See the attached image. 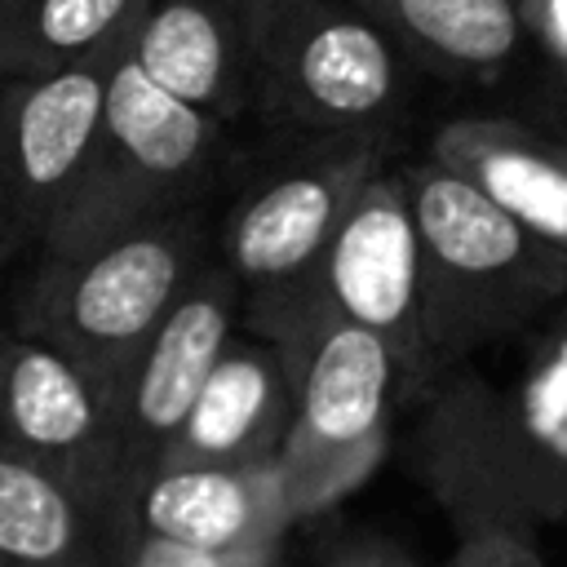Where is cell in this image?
I'll list each match as a JSON object with an SVG mask.
<instances>
[{
	"mask_svg": "<svg viewBox=\"0 0 567 567\" xmlns=\"http://www.w3.org/2000/svg\"><path fill=\"white\" fill-rule=\"evenodd\" d=\"M523 337L509 377L461 359L421 394L412 470L452 527L567 518V297Z\"/></svg>",
	"mask_w": 567,
	"mask_h": 567,
	"instance_id": "1",
	"label": "cell"
},
{
	"mask_svg": "<svg viewBox=\"0 0 567 567\" xmlns=\"http://www.w3.org/2000/svg\"><path fill=\"white\" fill-rule=\"evenodd\" d=\"M399 177L416 230V315L434 385L452 363L540 323L567 297V252L430 155L399 164Z\"/></svg>",
	"mask_w": 567,
	"mask_h": 567,
	"instance_id": "2",
	"label": "cell"
},
{
	"mask_svg": "<svg viewBox=\"0 0 567 567\" xmlns=\"http://www.w3.org/2000/svg\"><path fill=\"white\" fill-rule=\"evenodd\" d=\"M226 168L230 124L151 84L120 44L93 137L40 235V252L75 257L124 230L208 204Z\"/></svg>",
	"mask_w": 567,
	"mask_h": 567,
	"instance_id": "3",
	"label": "cell"
},
{
	"mask_svg": "<svg viewBox=\"0 0 567 567\" xmlns=\"http://www.w3.org/2000/svg\"><path fill=\"white\" fill-rule=\"evenodd\" d=\"M252 111L284 137L394 146L421 71L354 0H244Z\"/></svg>",
	"mask_w": 567,
	"mask_h": 567,
	"instance_id": "4",
	"label": "cell"
},
{
	"mask_svg": "<svg viewBox=\"0 0 567 567\" xmlns=\"http://www.w3.org/2000/svg\"><path fill=\"white\" fill-rule=\"evenodd\" d=\"M213 252L217 217L208 204L124 230L75 257L40 252V266L18 301V332L84 368L120 412V390L133 359L186 279Z\"/></svg>",
	"mask_w": 567,
	"mask_h": 567,
	"instance_id": "5",
	"label": "cell"
},
{
	"mask_svg": "<svg viewBox=\"0 0 567 567\" xmlns=\"http://www.w3.org/2000/svg\"><path fill=\"white\" fill-rule=\"evenodd\" d=\"M275 346L292 359V408L275 470L292 518H306L354 492L381 461L403 403V368L377 332L319 315Z\"/></svg>",
	"mask_w": 567,
	"mask_h": 567,
	"instance_id": "6",
	"label": "cell"
},
{
	"mask_svg": "<svg viewBox=\"0 0 567 567\" xmlns=\"http://www.w3.org/2000/svg\"><path fill=\"white\" fill-rule=\"evenodd\" d=\"M292 146L217 217V257L239 279V319L288 301L323 257L359 190L390 164L372 137H288Z\"/></svg>",
	"mask_w": 567,
	"mask_h": 567,
	"instance_id": "7",
	"label": "cell"
},
{
	"mask_svg": "<svg viewBox=\"0 0 567 567\" xmlns=\"http://www.w3.org/2000/svg\"><path fill=\"white\" fill-rule=\"evenodd\" d=\"M337 319L377 332L403 368V399L430 390V368L421 350L416 315V230L403 195L399 164H385L350 204L310 279L279 306L244 315L239 328L284 341L301 319Z\"/></svg>",
	"mask_w": 567,
	"mask_h": 567,
	"instance_id": "8",
	"label": "cell"
},
{
	"mask_svg": "<svg viewBox=\"0 0 567 567\" xmlns=\"http://www.w3.org/2000/svg\"><path fill=\"white\" fill-rule=\"evenodd\" d=\"M0 447L66 483L120 545L128 487L115 399L18 328L0 332Z\"/></svg>",
	"mask_w": 567,
	"mask_h": 567,
	"instance_id": "9",
	"label": "cell"
},
{
	"mask_svg": "<svg viewBox=\"0 0 567 567\" xmlns=\"http://www.w3.org/2000/svg\"><path fill=\"white\" fill-rule=\"evenodd\" d=\"M120 44L53 75H0V266L40 248L93 137Z\"/></svg>",
	"mask_w": 567,
	"mask_h": 567,
	"instance_id": "10",
	"label": "cell"
},
{
	"mask_svg": "<svg viewBox=\"0 0 567 567\" xmlns=\"http://www.w3.org/2000/svg\"><path fill=\"white\" fill-rule=\"evenodd\" d=\"M239 279L213 252L164 310L142 354L133 359L120 390V456L124 487L133 492L173 443L182 416L190 412L208 368L217 363L226 337L239 328ZM128 505V501H124Z\"/></svg>",
	"mask_w": 567,
	"mask_h": 567,
	"instance_id": "11",
	"label": "cell"
},
{
	"mask_svg": "<svg viewBox=\"0 0 567 567\" xmlns=\"http://www.w3.org/2000/svg\"><path fill=\"white\" fill-rule=\"evenodd\" d=\"M292 509L275 461L261 465H155L124 505V532L208 554L284 549ZM120 532V536H124Z\"/></svg>",
	"mask_w": 567,
	"mask_h": 567,
	"instance_id": "12",
	"label": "cell"
},
{
	"mask_svg": "<svg viewBox=\"0 0 567 567\" xmlns=\"http://www.w3.org/2000/svg\"><path fill=\"white\" fill-rule=\"evenodd\" d=\"M124 53L151 84L221 124L252 111L244 0H146L124 35Z\"/></svg>",
	"mask_w": 567,
	"mask_h": 567,
	"instance_id": "13",
	"label": "cell"
},
{
	"mask_svg": "<svg viewBox=\"0 0 567 567\" xmlns=\"http://www.w3.org/2000/svg\"><path fill=\"white\" fill-rule=\"evenodd\" d=\"M292 408V359L235 328L208 368L159 465H261L279 456Z\"/></svg>",
	"mask_w": 567,
	"mask_h": 567,
	"instance_id": "14",
	"label": "cell"
},
{
	"mask_svg": "<svg viewBox=\"0 0 567 567\" xmlns=\"http://www.w3.org/2000/svg\"><path fill=\"white\" fill-rule=\"evenodd\" d=\"M425 155L567 252V133L514 115H452L430 133Z\"/></svg>",
	"mask_w": 567,
	"mask_h": 567,
	"instance_id": "15",
	"label": "cell"
},
{
	"mask_svg": "<svg viewBox=\"0 0 567 567\" xmlns=\"http://www.w3.org/2000/svg\"><path fill=\"white\" fill-rule=\"evenodd\" d=\"M421 75L496 84L527 58L523 0H354Z\"/></svg>",
	"mask_w": 567,
	"mask_h": 567,
	"instance_id": "16",
	"label": "cell"
},
{
	"mask_svg": "<svg viewBox=\"0 0 567 567\" xmlns=\"http://www.w3.org/2000/svg\"><path fill=\"white\" fill-rule=\"evenodd\" d=\"M115 558L93 509L40 465L0 447V567H102Z\"/></svg>",
	"mask_w": 567,
	"mask_h": 567,
	"instance_id": "17",
	"label": "cell"
},
{
	"mask_svg": "<svg viewBox=\"0 0 567 567\" xmlns=\"http://www.w3.org/2000/svg\"><path fill=\"white\" fill-rule=\"evenodd\" d=\"M146 0H0V75H53L124 44Z\"/></svg>",
	"mask_w": 567,
	"mask_h": 567,
	"instance_id": "18",
	"label": "cell"
},
{
	"mask_svg": "<svg viewBox=\"0 0 567 567\" xmlns=\"http://www.w3.org/2000/svg\"><path fill=\"white\" fill-rule=\"evenodd\" d=\"M523 22H527V58L536 71H545V84L554 93L567 133V0H523Z\"/></svg>",
	"mask_w": 567,
	"mask_h": 567,
	"instance_id": "19",
	"label": "cell"
},
{
	"mask_svg": "<svg viewBox=\"0 0 567 567\" xmlns=\"http://www.w3.org/2000/svg\"><path fill=\"white\" fill-rule=\"evenodd\" d=\"M447 567H545L536 532L518 523H465Z\"/></svg>",
	"mask_w": 567,
	"mask_h": 567,
	"instance_id": "20",
	"label": "cell"
},
{
	"mask_svg": "<svg viewBox=\"0 0 567 567\" xmlns=\"http://www.w3.org/2000/svg\"><path fill=\"white\" fill-rule=\"evenodd\" d=\"M111 563L115 567H279V549L208 554V549H186V545L155 540V536H142V532H124Z\"/></svg>",
	"mask_w": 567,
	"mask_h": 567,
	"instance_id": "21",
	"label": "cell"
},
{
	"mask_svg": "<svg viewBox=\"0 0 567 567\" xmlns=\"http://www.w3.org/2000/svg\"><path fill=\"white\" fill-rule=\"evenodd\" d=\"M319 567H416L412 554L385 536H372V532H354V536H341Z\"/></svg>",
	"mask_w": 567,
	"mask_h": 567,
	"instance_id": "22",
	"label": "cell"
},
{
	"mask_svg": "<svg viewBox=\"0 0 567 567\" xmlns=\"http://www.w3.org/2000/svg\"><path fill=\"white\" fill-rule=\"evenodd\" d=\"M102 567H115V563H102Z\"/></svg>",
	"mask_w": 567,
	"mask_h": 567,
	"instance_id": "23",
	"label": "cell"
}]
</instances>
